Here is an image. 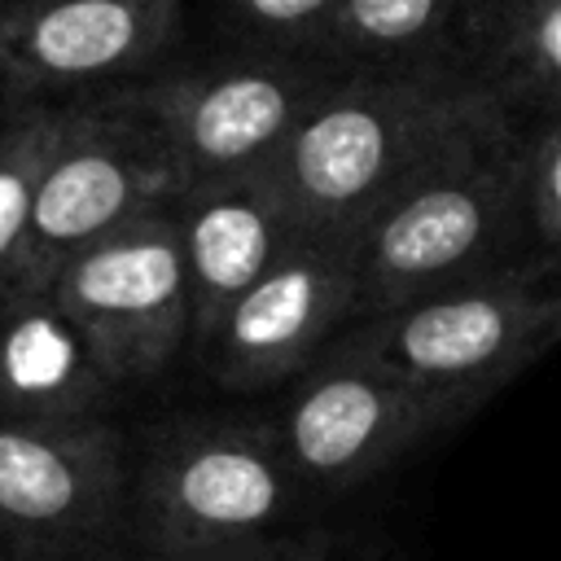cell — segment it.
<instances>
[{
	"label": "cell",
	"instance_id": "6da1fadb",
	"mask_svg": "<svg viewBox=\"0 0 561 561\" xmlns=\"http://www.w3.org/2000/svg\"><path fill=\"white\" fill-rule=\"evenodd\" d=\"M508 123L469 75H337L254 175L298 232L355 237L416 175Z\"/></svg>",
	"mask_w": 561,
	"mask_h": 561
},
{
	"label": "cell",
	"instance_id": "7a4b0ae2",
	"mask_svg": "<svg viewBox=\"0 0 561 561\" xmlns=\"http://www.w3.org/2000/svg\"><path fill=\"white\" fill-rule=\"evenodd\" d=\"M526 127L508 123L394 193L359 232V316L539 259L526 206Z\"/></svg>",
	"mask_w": 561,
	"mask_h": 561
},
{
	"label": "cell",
	"instance_id": "3957f363",
	"mask_svg": "<svg viewBox=\"0 0 561 561\" xmlns=\"http://www.w3.org/2000/svg\"><path fill=\"white\" fill-rule=\"evenodd\" d=\"M307 500L267 416H188L158 430L131 486L149 557H215L294 535Z\"/></svg>",
	"mask_w": 561,
	"mask_h": 561
},
{
	"label": "cell",
	"instance_id": "277c9868",
	"mask_svg": "<svg viewBox=\"0 0 561 561\" xmlns=\"http://www.w3.org/2000/svg\"><path fill=\"white\" fill-rule=\"evenodd\" d=\"M346 342L412 386L473 412L561 342V263L539 254L421 294L364 316Z\"/></svg>",
	"mask_w": 561,
	"mask_h": 561
},
{
	"label": "cell",
	"instance_id": "5b68a950",
	"mask_svg": "<svg viewBox=\"0 0 561 561\" xmlns=\"http://www.w3.org/2000/svg\"><path fill=\"white\" fill-rule=\"evenodd\" d=\"M180 197V167L140 83L61 105V127L39 171L18 289H48L53 276L114 228L167 210Z\"/></svg>",
	"mask_w": 561,
	"mask_h": 561
},
{
	"label": "cell",
	"instance_id": "8992f818",
	"mask_svg": "<svg viewBox=\"0 0 561 561\" xmlns=\"http://www.w3.org/2000/svg\"><path fill=\"white\" fill-rule=\"evenodd\" d=\"M465 416V408L412 386L342 337L289 381L285 403L267 425L298 482L316 495L368 482Z\"/></svg>",
	"mask_w": 561,
	"mask_h": 561
},
{
	"label": "cell",
	"instance_id": "52a82bcc",
	"mask_svg": "<svg viewBox=\"0 0 561 561\" xmlns=\"http://www.w3.org/2000/svg\"><path fill=\"white\" fill-rule=\"evenodd\" d=\"M333 79L337 70L311 57L245 48L241 57L158 70L140 79V92L180 167V193H188L254 175Z\"/></svg>",
	"mask_w": 561,
	"mask_h": 561
},
{
	"label": "cell",
	"instance_id": "ba28073f",
	"mask_svg": "<svg viewBox=\"0 0 561 561\" xmlns=\"http://www.w3.org/2000/svg\"><path fill=\"white\" fill-rule=\"evenodd\" d=\"M114 386L162 373L193 333L175 210L140 215L79 250L48 285Z\"/></svg>",
	"mask_w": 561,
	"mask_h": 561
},
{
	"label": "cell",
	"instance_id": "9c48e42d",
	"mask_svg": "<svg viewBox=\"0 0 561 561\" xmlns=\"http://www.w3.org/2000/svg\"><path fill=\"white\" fill-rule=\"evenodd\" d=\"M351 316H359L355 237L294 232L272 267L224 311L197 355L224 390L289 386Z\"/></svg>",
	"mask_w": 561,
	"mask_h": 561
},
{
	"label": "cell",
	"instance_id": "30bf717a",
	"mask_svg": "<svg viewBox=\"0 0 561 561\" xmlns=\"http://www.w3.org/2000/svg\"><path fill=\"white\" fill-rule=\"evenodd\" d=\"M184 0H0V92L66 105L162 70Z\"/></svg>",
	"mask_w": 561,
	"mask_h": 561
},
{
	"label": "cell",
	"instance_id": "8fae6325",
	"mask_svg": "<svg viewBox=\"0 0 561 561\" xmlns=\"http://www.w3.org/2000/svg\"><path fill=\"white\" fill-rule=\"evenodd\" d=\"M127 500L123 447L105 421H0V561L96 552Z\"/></svg>",
	"mask_w": 561,
	"mask_h": 561
},
{
	"label": "cell",
	"instance_id": "7c38bea8",
	"mask_svg": "<svg viewBox=\"0 0 561 561\" xmlns=\"http://www.w3.org/2000/svg\"><path fill=\"white\" fill-rule=\"evenodd\" d=\"M184 245L188 272V311L193 333L188 346L197 351L224 311L272 267V259L298 232L272 188L259 175H237L219 184L188 188L171 202Z\"/></svg>",
	"mask_w": 561,
	"mask_h": 561
},
{
	"label": "cell",
	"instance_id": "4fadbf2b",
	"mask_svg": "<svg viewBox=\"0 0 561 561\" xmlns=\"http://www.w3.org/2000/svg\"><path fill=\"white\" fill-rule=\"evenodd\" d=\"M114 381L48 289L0 298V421H101Z\"/></svg>",
	"mask_w": 561,
	"mask_h": 561
},
{
	"label": "cell",
	"instance_id": "5bb4252c",
	"mask_svg": "<svg viewBox=\"0 0 561 561\" xmlns=\"http://www.w3.org/2000/svg\"><path fill=\"white\" fill-rule=\"evenodd\" d=\"M465 70L517 127L561 118V0H473Z\"/></svg>",
	"mask_w": 561,
	"mask_h": 561
},
{
	"label": "cell",
	"instance_id": "9a60e30c",
	"mask_svg": "<svg viewBox=\"0 0 561 561\" xmlns=\"http://www.w3.org/2000/svg\"><path fill=\"white\" fill-rule=\"evenodd\" d=\"M469 18L473 0H337L320 61L337 75H469Z\"/></svg>",
	"mask_w": 561,
	"mask_h": 561
},
{
	"label": "cell",
	"instance_id": "2e32d148",
	"mask_svg": "<svg viewBox=\"0 0 561 561\" xmlns=\"http://www.w3.org/2000/svg\"><path fill=\"white\" fill-rule=\"evenodd\" d=\"M61 127V105L13 101L0 92V298L18 285L39 171Z\"/></svg>",
	"mask_w": 561,
	"mask_h": 561
},
{
	"label": "cell",
	"instance_id": "e0dca14e",
	"mask_svg": "<svg viewBox=\"0 0 561 561\" xmlns=\"http://www.w3.org/2000/svg\"><path fill=\"white\" fill-rule=\"evenodd\" d=\"M215 4L224 9V22L245 39V48L311 57V61L324 57V39L337 13V0H215Z\"/></svg>",
	"mask_w": 561,
	"mask_h": 561
},
{
	"label": "cell",
	"instance_id": "ac0fdd59",
	"mask_svg": "<svg viewBox=\"0 0 561 561\" xmlns=\"http://www.w3.org/2000/svg\"><path fill=\"white\" fill-rule=\"evenodd\" d=\"M526 206L535 250L561 263V118L526 136Z\"/></svg>",
	"mask_w": 561,
	"mask_h": 561
},
{
	"label": "cell",
	"instance_id": "d6986e66",
	"mask_svg": "<svg viewBox=\"0 0 561 561\" xmlns=\"http://www.w3.org/2000/svg\"><path fill=\"white\" fill-rule=\"evenodd\" d=\"M149 561H373V557H355L351 548L333 543L320 530H294L254 548H237V552H215V557H149Z\"/></svg>",
	"mask_w": 561,
	"mask_h": 561
}]
</instances>
